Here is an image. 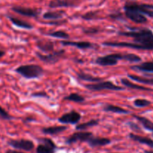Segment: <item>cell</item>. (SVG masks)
<instances>
[{
    "mask_svg": "<svg viewBox=\"0 0 153 153\" xmlns=\"http://www.w3.org/2000/svg\"><path fill=\"white\" fill-rule=\"evenodd\" d=\"M85 88L91 91H100L103 90H108V91H122L125 90L123 87L119 86L111 81H102L94 84H88L85 85Z\"/></svg>",
    "mask_w": 153,
    "mask_h": 153,
    "instance_id": "cell-4",
    "label": "cell"
},
{
    "mask_svg": "<svg viewBox=\"0 0 153 153\" xmlns=\"http://www.w3.org/2000/svg\"><path fill=\"white\" fill-rule=\"evenodd\" d=\"M5 153H24V152H17V151H15V150H8V151H7Z\"/></svg>",
    "mask_w": 153,
    "mask_h": 153,
    "instance_id": "cell-41",
    "label": "cell"
},
{
    "mask_svg": "<svg viewBox=\"0 0 153 153\" xmlns=\"http://www.w3.org/2000/svg\"><path fill=\"white\" fill-rule=\"evenodd\" d=\"M103 111L105 112H112V113L120 114H130L129 111L126 110V109L123 108L122 107H120V106L110 104L104 105Z\"/></svg>",
    "mask_w": 153,
    "mask_h": 153,
    "instance_id": "cell-23",
    "label": "cell"
},
{
    "mask_svg": "<svg viewBox=\"0 0 153 153\" xmlns=\"http://www.w3.org/2000/svg\"><path fill=\"white\" fill-rule=\"evenodd\" d=\"M46 35L50 36V37H55L58 39H63L64 40H67L70 39V34L64 31H52V32L46 33Z\"/></svg>",
    "mask_w": 153,
    "mask_h": 153,
    "instance_id": "cell-30",
    "label": "cell"
},
{
    "mask_svg": "<svg viewBox=\"0 0 153 153\" xmlns=\"http://www.w3.org/2000/svg\"><path fill=\"white\" fill-rule=\"evenodd\" d=\"M111 143V140L109 138L101 137H95L93 136L88 141V145L91 147H98V146H104Z\"/></svg>",
    "mask_w": 153,
    "mask_h": 153,
    "instance_id": "cell-16",
    "label": "cell"
},
{
    "mask_svg": "<svg viewBox=\"0 0 153 153\" xmlns=\"http://www.w3.org/2000/svg\"><path fill=\"white\" fill-rule=\"evenodd\" d=\"M75 6H76V4L71 0H52L49 4V7L50 8L70 7H75Z\"/></svg>",
    "mask_w": 153,
    "mask_h": 153,
    "instance_id": "cell-18",
    "label": "cell"
},
{
    "mask_svg": "<svg viewBox=\"0 0 153 153\" xmlns=\"http://www.w3.org/2000/svg\"><path fill=\"white\" fill-rule=\"evenodd\" d=\"M83 33L85 34H97L100 32V29L99 28H95V27H91V28H84Z\"/></svg>",
    "mask_w": 153,
    "mask_h": 153,
    "instance_id": "cell-35",
    "label": "cell"
},
{
    "mask_svg": "<svg viewBox=\"0 0 153 153\" xmlns=\"http://www.w3.org/2000/svg\"><path fill=\"white\" fill-rule=\"evenodd\" d=\"M127 125L128 126V127H129V128H131L132 131H140V126H139L137 124L134 123L128 122V123H127Z\"/></svg>",
    "mask_w": 153,
    "mask_h": 153,
    "instance_id": "cell-37",
    "label": "cell"
},
{
    "mask_svg": "<svg viewBox=\"0 0 153 153\" xmlns=\"http://www.w3.org/2000/svg\"><path fill=\"white\" fill-rule=\"evenodd\" d=\"M64 101H70L77 103H82L85 101V97H82L79 94H77V93H72V94H69L68 96L64 97Z\"/></svg>",
    "mask_w": 153,
    "mask_h": 153,
    "instance_id": "cell-29",
    "label": "cell"
},
{
    "mask_svg": "<svg viewBox=\"0 0 153 153\" xmlns=\"http://www.w3.org/2000/svg\"><path fill=\"white\" fill-rule=\"evenodd\" d=\"M65 14V11L63 10H52V11H47L43 13V18L47 20H57L63 17Z\"/></svg>",
    "mask_w": 153,
    "mask_h": 153,
    "instance_id": "cell-22",
    "label": "cell"
},
{
    "mask_svg": "<svg viewBox=\"0 0 153 153\" xmlns=\"http://www.w3.org/2000/svg\"><path fill=\"white\" fill-rule=\"evenodd\" d=\"M64 54H65V51L64 49L54 51L51 53L46 54V55H43L39 52H36V55H37V58L40 61L48 64H55L58 63L64 57Z\"/></svg>",
    "mask_w": 153,
    "mask_h": 153,
    "instance_id": "cell-6",
    "label": "cell"
},
{
    "mask_svg": "<svg viewBox=\"0 0 153 153\" xmlns=\"http://www.w3.org/2000/svg\"><path fill=\"white\" fill-rule=\"evenodd\" d=\"M31 97H37V98H49V96L46 94V92H43V91H40V92H36L33 93L31 94Z\"/></svg>",
    "mask_w": 153,
    "mask_h": 153,
    "instance_id": "cell-36",
    "label": "cell"
},
{
    "mask_svg": "<svg viewBox=\"0 0 153 153\" xmlns=\"http://www.w3.org/2000/svg\"><path fill=\"white\" fill-rule=\"evenodd\" d=\"M144 153H153V151H152V150H145Z\"/></svg>",
    "mask_w": 153,
    "mask_h": 153,
    "instance_id": "cell-43",
    "label": "cell"
},
{
    "mask_svg": "<svg viewBox=\"0 0 153 153\" xmlns=\"http://www.w3.org/2000/svg\"><path fill=\"white\" fill-rule=\"evenodd\" d=\"M14 71L26 79H34L40 77L44 73V70L37 64H25L18 67Z\"/></svg>",
    "mask_w": 153,
    "mask_h": 153,
    "instance_id": "cell-2",
    "label": "cell"
},
{
    "mask_svg": "<svg viewBox=\"0 0 153 153\" xmlns=\"http://www.w3.org/2000/svg\"><path fill=\"white\" fill-rule=\"evenodd\" d=\"M34 120H35L32 117H26L23 120V121L25 123H28L33 122V121H34Z\"/></svg>",
    "mask_w": 153,
    "mask_h": 153,
    "instance_id": "cell-40",
    "label": "cell"
},
{
    "mask_svg": "<svg viewBox=\"0 0 153 153\" xmlns=\"http://www.w3.org/2000/svg\"><path fill=\"white\" fill-rule=\"evenodd\" d=\"M0 119L4 120H10L13 119V117L10 116L7 111L4 110L1 105H0Z\"/></svg>",
    "mask_w": 153,
    "mask_h": 153,
    "instance_id": "cell-34",
    "label": "cell"
},
{
    "mask_svg": "<svg viewBox=\"0 0 153 153\" xmlns=\"http://www.w3.org/2000/svg\"><path fill=\"white\" fill-rule=\"evenodd\" d=\"M128 137L131 140H134V141L137 142L141 144L146 145V146H149L150 148L153 149V140L147 137H143V136L138 135V134H135L134 133H130L128 134Z\"/></svg>",
    "mask_w": 153,
    "mask_h": 153,
    "instance_id": "cell-17",
    "label": "cell"
},
{
    "mask_svg": "<svg viewBox=\"0 0 153 153\" xmlns=\"http://www.w3.org/2000/svg\"><path fill=\"white\" fill-rule=\"evenodd\" d=\"M7 18L9 19V20L12 22L13 25L18 27V28H23V29H32L33 25L31 24H30L29 22H25V21L22 20V19H18V18L14 17V16H7Z\"/></svg>",
    "mask_w": 153,
    "mask_h": 153,
    "instance_id": "cell-21",
    "label": "cell"
},
{
    "mask_svg": "<svg viewBox=\"0 0 153 153\" xmlns=\"http://www.w3.org/2000/svg\"><path fill=\"white\" fill-rule=\"evenodd\" d=\"M125 15L128 19H131L135 23H145L147 22V18L139 12L132 10H125Z\"/></svg>",
    "mask_w": 153,
    "mask_h": 153,
    "instance_id": "cell-13",
    "label": "cell"
},
{
    "mask_svg": "<svg viewBox=\"0 0 153 153\" xmlns=\"http://www.w3.org/2000/svg\"><path fill=\"white\" fill-rule=\"evenodd\" d=\"M11 10L18 14L28 17H37L40 12L39 9L22 7V6H13L11 7Z\"/></svg>",
    "mask_w": 153,
    "mask_h": 153,
    "instance_id": "cell-12",
    "label": "cell"
},
{
    "mask_svg": "<svg viewBox=\"0 0 153 153\" xmlns=\"http://www.w3.org/2000/svg\"><path fill=\"white\" fill-rule=\"evenodd\" d=\"M94 136L92 132L90 131H79L73 133L70 136H69L65 140V143L68 145L73 144L77 142H87Z\"/></svg>",
    "mask_w": 153,
    "mask_h": 153,
    "instance_id": "cell-10",
    "label": "cell"
},
{
    "mask_svg": "<svg viewBox=\"0 0 153 153\" xmlns=\"http://www.w3.org/2000/svg\"><path fill=\"white\" fill-rule=\"evenodd\" d=\"M105 46L110 47H126L138 50H153V45H143L134 42H118V41H105L102 43Z\"/></svg>",
    "mask_w": 153,
    "mask_h": 153,
    "instance_id": "cell-3",
    "label": "cell"
},
{
    "mask_svg": "<svg viewBox=\"0 0 153 153\" xmlns=\"http://www.w3.org/2000/svg\"><path fill=\"white\" fill-rule=\"evenodd\" d=\"M124 61H126L130 63H138L141 61V58L137 55L133 53H123Z\"/></svg>",
    "mask_w": 153,
    "mask_h": 153,
    "instance_id": "cell-31",
    "label": "cell"
},
{
    "mask_svg": "<svg viewBox=\"0 0 153 153\" xmlns=\"http://www.w3.org/2000/svg\"><path fill=\"white\" fill-rule=\"evenodd\" d=\"M99 123H100V120H91L88 121V122L80 123L79 124V125L76 126V130H77V131H84V130H86L88 129V128H91V127H94L96 126L99 125Z\"/></svg>",
    "mask_w": 153,
    "mask_h": 153,
    "instance_id": "cell-27",
    "label": "cell"
},
{
    "mask_svg": "<svg viewBox=\"0 0 153 153\" xmlns=\"http://www.w3.org/2000/svg\"><path fill=\"white\" fill-rule=\"evenodd\" d=\"M131 69L135 71L153 73V62L147 61V62H143L138 65H133L131 67Z\"/></svg>",
    "mask_w": 153,
    "mask_h": 153,
    "instance_id": "cell-24",
    "label": "cell"
},
{
    "mask_svg": "<svg viewBox=\"0 0 153 153\" xmlns=\"http://www.w3.org/2000/svg\"><path fill=\"white\" fill-rule=\"evenodd\" d=\"M134 105L137 108H144L151 105V102L146 99H137L134 101Z\"/></svg>",
    "mask_w": 153,
    "mask_h": 153,
    "instance_id": "cell-33",
    "label": "cell"
},
{
    "mask_svg": "<svg viewBox=\"0 0 153 153\" xmlns=\"http://www.w3.org/2000/svg\"><path fill=\"white\" fill-rule=\"evenodd\" d=\"M36 46L40 49L41 52L45 53H51L54 52V45L53 41L49 40H37L35 43Z\"/></svg>",
    "mask_w": 153,
    "mask_h": 153,
    "instance_id": "cell-14",
    "label": "cell"
},
{
    "mask_svg": "<svg viewBox=\"0 0 153 153\" xmlns=\"http://www.w3.org/2000/svg\"><path fill=\"white\" fill-rule=\"evenodd\" d=\"M7 144L12 148L19 150L30 152L34 149V143L32 140H27V139H10L7 140Z\"/></svg>",
    "mask_w": 153,
    "mask_h": 153,
    "instance_id": "cell-9",
    "label": "cell"
},
{
    "mask_svg": "<svg viewBox=\"0 0 153 153\" xmlns=\"http://www.w3.org/2000/svg\"><path fill=\"white\" fill-rule=\"evenodd\" d=\"M121 83L124 85L125 87L128 88H131V89H135V90H139V91H153V89H151L149 88H146V87L141 86V85H137L135 83H133L131 81H129L128 79H121Z\"/></svg>",
    "mask_w": 153,
    "mask_h": 153,
    "instance_id": "cell-25",
    "label": "cell"
},
{
    "mask_svg": "<svg viewBox=\"0 0 153 153\" xmlns=\"http://www.w3.org/2000/svg\"><path fill=\"white\" fill-rule=\"evenodd\" d=\"M128 31H119L118 35L133 38L134 43L143 45H153V32L149 28H129Z\"/></svg>",
    "mask_w": 153,
    "mask_h": 153,
    "instance_id": "cell-1",
    "label": "cell"
},
{
    "mask_svg": "<svg viewBox=\"0 0 153 153\" xmlns=\"http://www.w3.org/2000/svg\"><path fill=\"white\" fill-rule=\"evenodd\" d=\"M128 77L131 80L134 81V82H137L138 83L145 84V85H149L153 86V79H148L146 77H142V76H136V75L132 74H128Z\"/></svg>",
    "mask_w": 153,
    "mask_h": 153,
    "instance_id": "cell-28",
    "label": "cell"
},
{
    "mask_svg": "<svg viewBox=\"0 0 153 153\" xmlns=\"http://www.w3.org/2000/svg\"><path fill=\"white\" fill-rule=\"evenodd\" d=\"M120 60L124 61L123 53H114L110 55H105V56L98 57L95 60V63L100 66L107 67V66H115L117 64Z\"/></svg>",
    "mask_w": 153,
    "mask_h": 153,
    "instance_id": "cell-5",
    "label": "cell"
},
{
    "mask_svg": "<svg viewBox=\"0 0 153 153\" xmlns=\"http://www.w3.org/2000/svg\"><path fill=\"white\" fill-rule=\"evenodd\" d=\"M61 43L64 46H71L79 49H88L94 48V45L88 41H70V40H62Z\"/></svg>",
    "mask_w": 153,
    "mask_h": 153,
    "instance_id": "cell-15",
    "label": "cell"
},
{
    "mask_svg": "<svg viewBox=\"0 0 153 153\" xmlns=\"http://www.w3.org/2000/svg\"><path fill=\"white\" fill-rule=\"evenodd\" d=\"M4 55H5V52L3 50H0V58H2L3 56H4Z\"/></svg>",
    "mask_w": 153,
    "mask_h": 153,
    "instance_id": "cell-42",
    "label": "cell"
},
{
    "mask_svg": "<svg viewBox=\"0 0 153 153\" xmlns=\"http://www.w3.org/2000/svg\"><path fill=\"white\" fill-rule=\"evenodd\" d=\"M82 18L85 20H93V19H101L98 15V11H89L87 12L84 15H82Z\"/></svg>",
    "mask_w": 153,
    "mask_h": 153,
    "instance_id": "cell-32",
    "label": "cell"
},
{
    "mask_svg": "<svg viewBox=\"0 0 153 153\" xmlns=\"http://www.w3.org/2000/svg\"><path fill=\"white\" fill-rule=\"evenodd\" d=\"M39 145L36 148V153H55L57 146L49 137H40L37 139Z\"/></svg>",
    "mask_w": 153,
    "mask_h": 153,
    "instance_id": "cell-8",
    "label": "cell"
},
{
    "mask_svg": "<svg viewBox=\"0 0 153 153\" xmlns=\"http://www.w3.org/2000/svg\"><path fill=\"white\" fill-rule=\"evenodd\" d=\"M82 116L80 114L76 111H71L70 112L64 114L62 116L60 117L58 119V121L62 124H71V125H76L79 123L80 121Z\"/></svg>",
    "mask_w": 153,
    "mask_h": 153,
    "instance_id": "cell-11",
    "label": "cell"
},
{
    "mask_svg": "<svg viewBox=\"0 0 153 153\" xmlns=\"http://www.w3.org/2000/svg\"><path fill=\"white\" fill-rule=\"evenodd\" d=\"M111 19H117V20H119V19H122V14L120 13H111V14L109 15Z\"/></svg>",
    "mask_w": 153,
    "mask_h": 153,
    "instance_id": "cell-39",
    "label": "cell"
},
{
    "mask_svg": "<svg viewBox=\"0 0 153 153\" xmlns=\"http://www.w3.org/2000/svg\"><path fill=\"white\" fill-rule=\"evenodd\" d=\"M64 22H67V20H53L51 21V22H47L46 24H49V25H61V24L64 23Z\"/></svg>",
    "mask_w": 153,
    "mask_h": 153,
    "instance_id": "cell-38",
    "label": "cell"
},
{
    "mask_svg": "<svg viewBox=\"0 0 153 153\" xmlns=\"http://www.w3.org/2000/svg\"><path fill=\"white\" fill-rule=\"evenodd\" d=\"M124 10H132L153 18V5L149 4L127 3L124 5Z\"/></svg>",
    "mask_w": 153,
    "mask_h": 153,
    "instance_id": "cell-7",
    "label": "cell"
},
{
    "mask_svg": "<svg viewBox=\"0 0 153 153\" xmlns=\"http://www.w3.org/2000/svg\"><path fill=\"white\" fill-rule=\"evenodd\" d=\"M77 78L81 81H84V82H94V83H97V82H102L104 80V79L102 77H99V76H94L91 74H88V73H77Z\"/></svg>",
    "mask_w": 153,
    "mask_h": 153,
    "instance_id": "cell-20",
    "label": "cell"
},
{
    "mask_svg": "<svg viewBox=\"0 0 153 153\" xmlns=\"http://www.w3.org/2000/svg\"><path fill=\"white\" fill-rule=\"evenodd\" d=\"M68 128V127L65 126H55L45 127L41 129V131L44 134H49V135H55L59 133L64 132V131Z\"/></svg>",
    "mask_w": 153,
    "mask_h": 153,
    "instance_id": "cell-19",
    "label": "cell"
},
{
    "mask_svg": "<svg viewBox=\"0 0 153 153\" xmlns=\"http://www.w3.org/2000/svg\"><path fill=\"white\" fill-rule=\"evenodd\" d=\"M133 117L135 118L137 121L141 123V125L143 126V128H146V130H149V131H153V123L151 120H149L147 118L144 117L142 116H138V115L132 114Z\"/></svg>",
    "mask_w": 153,
    "mask_h": 153,
    "instance_id": "cell-26",
    "label": "cell"
}]
</instances>
